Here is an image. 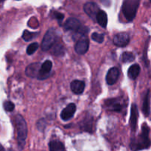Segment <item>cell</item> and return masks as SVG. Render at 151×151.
<instances>
[{
	"label": "cell",
	"mask_w": 151,
	"mask_h": 151,
	"mask_svg": "<svg viewBox=\"0 0 151 151\" xmlns=\"http://www.w3.org/2000/svg\"><path fill=\"white\" fill-rule=\"evenodd\" d=\"M96 21H97V23H98L100 26L106 28L108 23V16L106 12L100 10V11L98 12V13H97V17H96Z\"/></svg>",
	"instance_id": "2e32d148"
},
{
	"label": "cell",
	"mask_w": 151,
	"mask_h": 151,
	"mask_svg": "<svg viewBox=\"0 0 151 151\" xmlns=\"http://www.w3.org/2000/svg\"><path fill=\"white\" fill-rule=\"evenodd\" d=\"M38 44L37 42L32 43V44H29V46L27 48V53L28 55H32L38 50Z\"/></svg>",
	"instance_id": "7402d4cb"
},
{
	"label": "cell",
	"mask_w": 151,
	"mask_h": 151,
	"mask_svg": "<svg viewBox=\"0 0 151 151\" xmlns=\"http://www.w3.org/2000/svg\"><path fill=\"white\" fill-rule=\"evenodd\" d=\"M15 105L10 101H6L4 102V109L7 112H12L14 110Z\"/></svg>",
	"instance_id": "d4e9b609"
},
{
	"label": "cell",
	"mask_w": 151,
	"mask_h": 151,
	"mask_svg": "<svg viewBox=\"0 0 151 151\" xmlns=\"http://www.w3.org/2000/svg\"><path fill=\"white\" fill-rule=\"evenodd\" d=\"M106 107L107 109L110 110L111 111H115V112H121L122 110V104L117 100V99H109L105 102Z\"/></svg>",
	"instance_id": "4fadbf2b"
},
{
	"label": "cell",
	"mask_w": 151,
	"mask_h": 151,
	"mask_svg": "<svg viewBox=\"0 0 151 151\" xmlns=\"http://www.w3.org/2000/svg\"><path fill=\"white\" fill-rule=\"evenodd\" d=\"M105 36L103 33H93L91 34V38L97 43H103L104 41Z\"/></svg>",
	"instance_id": "44dd1931"
},
{
	"label": "cell",
	"mask_w": 151,
	"mask_h": 151,
	"mask_svg": "<svg viewBox=\"0 0 151 151\" xmlns=\"http://www.w3.org/2000/svg\"><path fill=\"white\" fill-rule=\"evenodd\" d=\"M70 87L72 91L75 94H81L85 89V83L81 80H74L71 82Z\"/></svg>",
	"instance_id": "5bb4252c"
},
{
	"label": "cell",
	"mask_w": 151,
	"mask_h": 151,
	"mask_svg": "<svg viewBox=\"0 0 151 151\" xmlns=\"http://www.w3.org/2000/svg\"><path fill=\"white\" fill-rule=\"evenodd\" d=\"M89 47V41L86 36H83L76 42L75 46V50L80 55L85 54Z\"/></svg>",
	"instance_id": "8992f818"
},
{
	"label": "cell",
	"mask_w": 151,
	"mask_h": 151,
	"mask_svg": "<svg viewBox=\"0 0 151 151\" xmlns=\"http://www.w3.org/2000/svg\"><path fill=\"white\" fill-rule=\"evenodd\" d=\"M119 76V70L117 68L114 67L109 69L106 76V82L109 85L115 84L117 81Z\"/></svg>",
	"instance_id": "8fae6325"
},
{
	"label": "cell",
	"mask_w": 151,
	"mask_h": 151,
	"mask_svg": "<svg viewBox=\"0 0 151 151\" xmlns=\"http://www.w3.org/2000/svg\"><path fill=\"white\" fill-rule=\"evenodd\" d=\"M52 67V63L51 61L47 60L41 65V68H40L39 73H38L37 78L39 80H43L47 78L49 76L50 73L51 71Z\"/></svg>",
	"instance_id": "ba28073f"
},
{
	"label": "cell",
	"mask_w": 151,
	"mask_h": 151,
	"mask_svg": "<svg viewBox=\"0 0 151 151\" xmlns=\"http://www.w3.org/2000/svg\"><path fill=\"white\" fill-rule=\"evenodd\" d=\"M16 133H17V142L19 149H24L27 137V125L24 118L21 115H17L15 118Z\"/></svg>",
	"instance_id": "7a4b0ae2"
},
{
	"label": "cell",
	"mask_w": 151,
	"mask_h": 151,
	"mask_svg": "<svg viewBox=\"0 0 151 151\" xmlns=\"http://www.w3.org/2000/svg\"><path fill=\"white\" fill-rule=\"evenodd\" d=\"M53 16L58 21H62L64 18V15L61 13H59V12H54Z\"/></svg>",
	"instance_id": "4316f807"
},
{
	"label": "cell",
	"mask_w": 151,
	"mask_h": 151,
	"mask_svg": "<svg viewBox=\"0 0 151 151\" xmlns=\"http://www.w3.org/2000/svg\"><path fill=\"white\" fill-rule=\"evenodd\" d=\"M63 28L67 30L76 31L82 34L86 33L88 31V29H87V28H85V27H83L81 22L75 18L68 19L65 22Z\"/></svg>",
	"instance_id": "5b68a950"
},
{
	"label": "cell",
	"mask_w": 151,
	"mask_h": 151,
	"mask_svg": "<svg viewBox=\"0 0 151 151\" xmlns=\"http://www.w3.org/2000/svg\"><path fill=\"white\" fill-rule=\"evenodd\" d=\"M57 39V33L54 28H50L47 30L41 42V49L43 51H47L53 47Z\"/></svg>",
	"instance_id": "277c9868"
},
{
	"label": "cell",
	"mask_w": 151,
	"mask_h": 151,
	"mask_svg": "<svg viewBox=\"0 0 151 151\" xmlns=\"http://www.w3.org/2000/svg\"><path fill=\"white\" fill-rule=\"evenodd\" d=\"M53 54L55 55V56H61L63 54V50L61 46H57V47L55 48V50H53Z\"/></svg>",
	"instance_id": "484cf974"
},
{
	"label": "cell",
	"mask_w": 151,
	"mask_h": 151,
	"mask_svg": "<svg viewBox=\"0 0 151 151\" xmlns=\"http://www.w3.org/2000/svg\"><path fill=\"white\" fill-rule=\"evenodd\" d=\"M81 128H83V130H86V131L91 132V128H92V123L91 121L87 118L86 121H83L82 126H81Z\"/></svg>",
	"instance_id": "603a6c76"
},
{
	"label": "cell",
	"mask_w": 151,
	"mask_h": 151,
	"mask_svg": "<svg viewBox=\"0 0 151 151\" xmlns=\"http://www.w3.org/2000/svg\"><path fill=\"white\" fill-rule=\"evenodd\" d=\"M75 111H76V105L74 103L69 104L61 111L60 117L63 121H68L73 117Z\"/></svg>",
	"instance_id": "9c48e42d"
},
{
	"label": "cell",
	"mask_w": 151,
	"mask_h": 151,
	"mask_svg": "<svg viewBox=\"0 0 151 151\" xmlns=\"http://www.w3.org/2000/svg\"><path fill=\"white\" fill-rule=\"evenodd\" d=\"M135 59V55L131 52H124L121 56V60L123 62H131Z\"/></svg>",
	"instance_id": "ffe728a7"
},
{
	"label": "cell",
	"mask_w": 151,
	"mask_h": 151,
	"mask_svg": "<svg viewBox=\"0 0 151 151\" xmlns=\"http://www.w3.org/2000/svg\"><path fill=\"white\" fill-rule=\"evenodd\" d=\"M0 1H4V0H0Z\"/></svg>",
	"instance_id": "f1b7e54d"
},
{
	"label": "cell",
	"mask_w": 151,
	"mask_h": 151,
	"mask_svg": "<svg viewBox=\"0 0 151 151\" xmlns=\"http://www.w3.org/2000/svg\"><path fill=\"white\" fill-rule=\"evenodd\" d=\"M41 66V65H40L38 63H32L31 65H29V66H27L26 71H25L27 76L29 77H32V78H35V77L37 78L38 76V73H39Z\"/></svg>",
	"instance_id": "9a60e30c"
},
{
	"label": "cell",
	"mask_w": 151,
	"mask_h": 151,
	"mask_svg": "<svg viewBox=\"0 0 151 151\" xmlns=\"http://www.w3.org/2000/svg\"><path fill=\"white\" fill-rule=\"evenodd\" d=\"M49 146L50 151H65L64 145L59 141H51Z\"/></svg>",
	"instance_id": "d6986e66"
},
{
	"label": "cell",
	"mask_w": 151,
	"mask_h": 151,
	"mask_svg": "<svg viewBox=\"0 0 151 151\" xmlns=\"http://www.w3.org/2000/svg\"><path fill=\"white\" fill-rule=\"evenodd\" d=\"M150 134V128L147 124L145 123L142 125V133L137 139H132L131 142V148L134 151L142 150L147 149L150 146L151 142L149 138Z\"/></svg>",
	"instance_id": "6da1fadb"
},
{
	"label": "cell",
	"mask_w": 151,
	"mask_h": 151,
	"mask_svg": "<svg viewBox=\"0 0 151 151\" xmlns=\"http://www.w3.org/2000/svg\"><path fill=\"white\" fill-rule=\"evenodd\" d=\"M150 2H151V0H150Z\"/></svg>",
	"instance_id": "f546056e"
},
{
	"label": "cell",
	"mask_w": 151,
	"mask_h": 151,
	"mask_svg": "<svg viewBox=\"0 0 151 151\" xmlns=\"http://www.w3.org/2000/svg\"><path fill=\"white\" fill-rule=\"evenodd\" d=\"M130 37L125 33H120L115 35L114 37V43L119 47H125L129 43Z\"/></svg>",
	"instance_id": "30bf717a"
},
{
	"label": "cell",
	"mask_w": 151,
	"mask_h": 151,
	"mask_svg": "<svg viewBox=\"0 0 151 151\" xmlns=\"http://www.w3.org/2000/svg\"><path fill=\"white\" fill-rule=\"evenodd\" d=\"M84 11L85 13L91 18L93 20H96V17L100 11V8H99L98 5L96 3L94 2H87L84 4Z\"/></svg>",
	"instance_id": "52a82bcc"
},
{
	"label": "cell",
	"mask_w": 151,
	"mask_h": 151,
	"mask_svg": "<svg viewBox=\"0 0 151 151\" xmlns=\"http://www.w3.org/2000/svg\"><path fill=\"white\" fill-rule=\"evenodd\" d=\"M138 108H137V105L133 104L131 106V117H130V126H131V129L133 131H136L137 125V120H138Z\"/></svg>",
	"instance_id": "7c38bea8"
},
{
	"label": "cell",
	"mask_w": 151,
	"mask_h": 151,
	"mask_svg": "<svg viewBox=\"0 0 151 151\" xmlns=\"http://www.w3.org/2000/svg\"><path fill=\"white\" fill-rule=\"evenodd\" d=\"M35 34L36 33H31L29 31L25 30L23 33V35H22V38L26 41H30L32 38H33L35 36Z\"/></svg>",
	"instance_id": "cb8c5ba5"
},
{
	"label": "cell",
	"mask_w": 151,
	"mask_h": 151,
	"mask_svg": "<svg viewBox=\"0 0 151 151\" xmlns=\"http://www.w3.org/2000/svg\"><path fill=\"white\" fill-rule=\"evenodd\" d=\"M140 73V66L137 64L131 65L128 70V75L131 79H136Z\"/></svg>",
	"instance_id": "e0dca14e"
},
{
	"label": "cell",
	"mask_w": 151,
	"mask_h": 151,
	"mask_svg": "<svg viewBox=\"0 0 151 151\" xmlns=\"http://www.w3.org/2000/svg\"><path fill=\"white\" fill-rule=\"evenodd\" d=\"M139 2L140 0H124L122 11L128 22H131L136 17Z\"/></svg>",
	"instance_id": "3957f363"
},
{
	"label": "cell",
	"mask_w": 151,
	"mask_h": 151,
	"mask_svg": "<svg viewBox=\"0 0 151 151\" xmlns=\"http://www.w3.org/2000/svg\"><path fill=\"white\" fill-rule=\"evenodd\" d=\"M0 151H5V150H4V147H3L1 146V144H0Z\"/></svg>",
	"instance_id": "83f0119b"
},
{
	"label": "cell",
	"mask_w": 151,
	"mask_h": 151,
	"mask_svg": "<svg viewBox=\"0 0 151 151\" xmlns=\"http://www.w3.org/2000/svg\"><path fill=\"white\" fill-rule=\"evenodd\" d=\"M142 112L146 116H148L149 114H150V91L149 90H147L144 98Z\"/></svg>",
	"instance_id": "ac0fdd59"
}]
</instances>
